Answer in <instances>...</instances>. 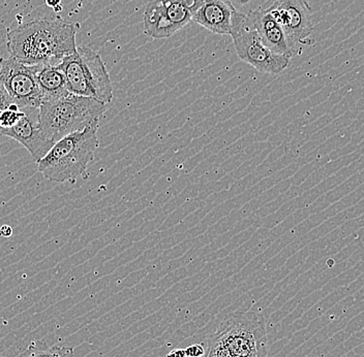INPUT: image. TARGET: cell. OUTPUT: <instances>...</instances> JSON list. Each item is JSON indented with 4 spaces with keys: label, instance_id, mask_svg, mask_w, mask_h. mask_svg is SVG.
<instances>
[{
    "label": "cell",
    "instance_id": "3",
    "mask_svg": "<svg viewBox=\"0 0 364 357\" xmlns=\"http://www.w3.org/2000/svg\"><path fill=\"white\" fill-rule=\"evenodd\" d=\"M106 110V104L102 102L68 93L56 101L42 102L38 122L45 136L56 143L68 134L100 124Z\"/></svg>",
    "mask_w": 364,
    "mask_h": 357
},
{
    "label": "cell",
    "instance_id": "21",
    "mask_svg": "<svg viewBox=\"0 0 364 357\" xmlns=\"http://www.w3.org/2000/svg\"><path fill=\"white\" fill-rule=\"evenodd\" d=\"M231 1H235V2H237V4H249L250 0H231Z\"/></svg>",
    "mask_w": 364,
    "mask_h": 357
},
{
    "label": "cell",
    "instance_id": "17",
    "mask_svg": "<svg viewBox=\"0 0 364 357\" xmlns=\"http://www.w3.org/2000/svg\"><path fill=\"white\" fill-rule=\"evenodd\" d=\"M205 357H232L230 356L229 354H227L226 352L223 351V350L218 349L215 346H211V345H207V351L205 353Z\"/></svg>",
    "mask_w": 364,
    "mask_h": 357
},
{
    "label": "cell",
    "instance_id": "9",
    "mask_svg": "<svg viewBox=\"0 0 364 357\" xmlns=\"http://www.w3.org/2000/svg\"><path fill=\"white\" fill-rule=\"evenodd\" d=\"M0 82L21 110L40 109L43 97L34 67L13 57L0 59Z\"/></svg>",
    "mask_w": 364,
    "mask_h": 357
},
{
    "label": "cell",
    "instance_id": "19",
    "mask_svg": "<svg viewBox=\"0 0 364 357\" xmlns=\"http://www.w3.org/2000/svg\"><path fill=\"white\" fill-rule=\"evenodd\" d=\"M166 357H186L183 349H173Z\"/></svg>",
    "mask_w": 364,
    "mask_h": 357
},
{
    "label": "cell",
    "instance_id": "7",
    "mask_svg": "<svg viewBox=\"0 0 364 357\" xmlns=\"http://www.w3.org/2000/svg\"><path fill=\"white\" fill-rule=\"evenodd\" d=\"M203 0H149L143 13L144 33L154 40L169 38L193 21Z\"/></svg>",
    "mask_w": 364,
    "mask_h": 357
},
{
    "label": "cell",
    "instance_id": "13",
    "mask_svg": "<svg viewBox=\"0 0 364 357\" xmlns=\"http://www.w3.org/2000/svg\"><path fill=\"white\" fill-rule=\"evenodd\" d=\"M43 101H53L68 94L67 79L57 65H33Z\"/></svg>",
    "mask_w": 364,
    "mask_h": 357
},
{
    "label": "cell",
    "instance_id": "14",
    "mask_svg": "<svg viewBox=\"0 0 364 357\" xmlns=\"http://www.w3.org/2000/svg\"><path fill=\"white\" fill-rule=\"evenodd\" d=\"M20 357H75L74 349L72 347L58 346L53 345L49 346L46 343H31V346L27 348Z\"/></svg>",
    "mask_w": 364,
    "mask_h": 357
},
{
    "label": "cell",
    "instance_id": "10",
    "mask_svg": "<svg viewBox=\"0 0 364 357\" xmlns=\"http://www.w3.org/2000/svg\"><path fill=\"white\" fill-rule=\"evenodd\" d=\"M21 119L10 128L0 131V136H9L24 145L36 163L46 156L55 143L43 133L38 122L40 109H24Z\"/></svg>",
    "mask_w": 364,
    "mask_h": 357
},
{
    "label": "cell",
    "instance_id": "16",
    "mask_svg": "<svg viewBox=\"0 0 364 357\" xmlns=\"http://www.w3.org/2000/svg\"><path fill=\"white\" fill-rule=\"evenodd\" d=\"M186 357H202L205 356V349L201 344H193L184 349Z\"/></svg>",
    "mask_w": 364,
    "mask_h": 357
},
{
    "label": "cell",
    "instance_id": "4",
    "mask_svg": "<svg viewBox=\"0 0 364 357\" xmlns=\"http://www.w3.org/2000/svg\"><path fill=\"white\" fill-rule=\"evenodd\" d=\"M208 345L232 357H267L265 319L256 311L230 314L209 338Z\"/></svg>",
    "mask_w": 364,
    "mask_h": 357
},
{
    "label": "cell",
    "instance_id": "15",
    "mask_svg": "<svg viewBox=\"0 0 364 357\" xmlns=\"http://www.w3.org/2000/svg\"><path fill=\"white\" fill-rule=\"evenodd\" d=\"M15 104L10 94H9L8 91H6V87H4V84L0 82V112L1 111L6 110L8 109L11 104Z\"/></svg>",
    "mask_w": 364,
    "mask_h": 357
},
{
    "label": "cell",
    "instance_id": "1",
    "mask_svg": "<svg viewBox=\"0 0 364 357\" xmlns=\"http://www.w3.org/2000/svg\"><path fill=\"white\" fill-rule=\"evenodd\" d=\"M77 25L60 19H34L6 33L11 57L26 65H58L77 50Z\"/></svg>",
    "mask_w": 364,
    "mask_h": 357
},
{
    "label": "cell",
    "instance_id": "5",
    "mask_svg": "<svg viewBox=\"0 0 364 357\" xmlns=\"http://www.w3.org/2000/svg\"><path fill=\"white\" fill-rule=\"evenodd\" d=\"M57 67L65 74L68 92L90 97L106 106L112 101L113 88L108 70L101 56L90 48L79 45Z\"/></svg>",
    "mask_w": 364,
    "mask_h": 357
},
{
    "label": "cell",
    "instance_id": "20",
    "mask_svg": "<svg viewBox=\"0 0 364 357\" xmlns=\"http://www.w3.org/2000/svg\"><path fill=\"white\" fill-rule=\"evenodd\" d=\"M61 0H46V4L49 8L54 9L55 11H58V6H60Z\"/></svg>",
    "mask_w": 364,
    "mask_h": 357
},
{
    "label": "cell",
    "instance_id": "8",
    "mask_svg": "<svg viewBox=\"0 0 364 357\" xmlns=\"http://www.w3.org/2000/svg\"><path fill=\"white\" fill-rule=\"evenodd\" d=\"M268 11L283 28L293 55L301 54L304 45H313L311 8L307 0H273Z\"/></svg>",
    "mask_w": 364,
    "mask_h": 357
},
{
    "label": "cell",
    "instance_id": "11",
    "mask_svg": "<svg viewBox=\"0 0 364 357\" xmlns=\"http://www.w3.org/2000/svg\"><path fill=\"white\" fill-rule=\"evenodd\" d=\"M249 17L257 31L260 34L262 40L266 47L277 55H283L292 58V50L288 44L283 28L279 22L273 18L267 9L258 8L250 11Z\"/></svg>",
    "mask_w": 364,
    "mask_h": 357
},
{
    "label": "cell",
    "instance_id": "18",
    "mask_svg": "<svg viewBox=\"0 0 364 357\" xmlns=\"http://www.w3.org/2000/svg\"><path fill=\"white\" fill-rule=\"evenodd\" d=\"M11 234H13V229H11L10 225H2L0 227V236L2 238H10Z\"/></svg>",
    "mask_w": 364,
    "mask_h": 357
},
{
    "label": "cell",
    "instance_id": "6",
    "mask_svg": "<svg viewBox=\"0 0 364 357\" xmlns=\"http://www.w3.org/2000/svg\"><path fill=\"white\" fill-rule=\"evenodd\" d=\"M230 35L241 60L268 75H279L290 65L291 58L270 51L247 13L234 11Z\"/></svg>",
    "mask_w": 364,
    "mask_h": 357
},
{
    "label": "cell",
    "instance_id": "2",
    "mask_svg": "<svg viewBox=\"0 0 364 357\" xmlns=\"http://www.w3.org/2000/svg\"><path fill=\"white\" fill-rule=\"evenodd\" d=\"M91 125L84 131L68 134L54 144L38 163V172L49 181L57 183L75 182L84 174L95 157L99 145L97 129Z\"/></svg>",
    "mask_w": 364,
    "mask_h": 357
},
{
    "label": "cell",
    "instance_id": "12",
    "mask_svg": "<svg viewBox=\"0 0 364 357\" xmlns=\"http://www.w3.org/2000/svg\"><path fill=\"white\" fill-rule=\"evenodd\" d=\"M234 8L231 0H203L193 21L215 34H230Z\"/></svg>",
    "mask_w": 364,
    "mask_h": 357
}]
</instances>
